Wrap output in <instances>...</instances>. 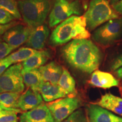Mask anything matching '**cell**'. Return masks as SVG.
I'll return each instance as SVG.
<instances>
[{"mask_svg":"<svg viewBox=\"0 0 122 122\" xmlns=\"http://www.w3.org/2000/svg\"><path fill=\"white\" fill-rule=\"evenodd\" d=\"M38 92L44 100L48 102L67 97L65 92L58 85L53 84L49 82L44 81L40 85Z\"/></svg>","mask_w":122,"mask_h":122,"instance_id":"cell-16","label":"cell"},{"mask_svg":"<svg viewBox=\"0 0 122 122\" xmlns=\"http://www.w3.org/2000/svg\"><path fill=\"white\" fill-rule=\"evenodd\" d=\"M14 50L6 42L0 41V60L5 58Z\"/></svg>","mask_w":122,"mask_h":122,"instance_id":"cell-27","label":"cell"},{"mask_svg":"<svg viewBox=\"0 0 122 122\" xmlns=\"http://www.w3.org/2000/svg\"><path fill=\"white\" fill-rule=\"evenodd\" d=\"M122 67V53H120L112 61L110 66V68L112 71H116Z\"/></svg>","mask_w":122,"mask_h":122,"instance_id":"cell-28","label":"cell"},{"mask_svg":"<svg viewBox=\"0 0 122 122\" xmlns=\"http://www.w3.org/2000/svg\"><path fill=\"white\" fill-rule=\"evenodd\" d=\"M21 112L19 109L5 108L0 114V122H18L17 114Z\"/></svg>","mask_w":122,"mask_h":122,"instance_id":"cell-24","label":"cell"},{"mask_svg":"<svg viewBox=\"0 0 122 122\" xmlns=\"http://www.w3.org/2000/svg\"><path fill=\"white\" fill-rule=\"evenodd\" d=\"M84 18L86 27L92 30L101 24L112 19L119 18V14L107 0H91Z\"/></svg>","mask_w":122,"mask_h":122,"instance_id":"cell-4","label":"cell"},{"mask_svg":"<svg viewBox=\"0 0 122 122\" xmlns=\"http://www.w3.org/2000/svg\"><path fill=\"white\" fill-rule=\"evenodd\" d=\"M0 7L10 13L16 19H20L22 15L15 0H0Z\"/></svg>","mask_w":122,"mask_h":122,"instance_id":"cell-23","label":"cell"},{"mask_svg":"<svg viewBox=\"0 0 122 122\" xmlns=\"http://www.w3.org/2000/svg\"><path fill=\"white\" fill-rule=\"evenodd\" d=\"M49 32V30L45 24L33 28L26 45L36 50L42 49L45 46Z\"/></svg>","mask_w":122,"mask_h":122,"instance_id":"cell-12","label":"cell"},{"mask_svg":"<svg viewBox=\"0 0 122 122\" xmlns=\"http://www.w3.org/2000/svg\"><path fill=\"white\" fill-rule=\"evenodd\" d=\"M97 105L122 117V98L107 93L102 96Z\"/></svg>","mask_w":122,"mask_h":122,"instance_id":"cell-17","label":"cell"},{"mask_svg":"<svg viewBox=\"0 0 122 122\" xmlns=\"http://www.w3.org/2000/svg\"><path fill=\"white\" fill-rule=\"evenodd\" d=\"M62 122H88V120L85 111L78 109Z\"/></svg>","mask_w":122,"mask_h":122,"instance_id":"cell-25","label":"cell"},{"mask_svg":"<svg viewBox=\"0 0 122 122\" xmlns=\"http://www.w3.org/2000/svg\"><path fill=\"white\" fill-rule=\"evenodd\" d=\"M5 107L2 106V105H1V104H0V114H1V112H2V110L5 109Z\"/></svg>","mask_w":122,"mask_h":122,"instance_id":"cell-34","label":"cell"},{"mask_svg":"<svg viewBox=\"0 0 122 122\" xmlns=\"http://www.w3.org/2000/svg\"><path fill=\"white\" fill-rule=\"evenodd\" d=\"M20 93L17 92H6L0 94V104L6 108L19 109L18 101Z\"/></svg>","mask_w":122,"mask_h":122,"instance_id":"cell-22","label":"cell"},{"mask_svg":"<svg viewBox=\"0 0 122 122\" xmlns=\"http://www.w3.org/2000/svg\"><path fill=\"white\" fill-rule=\"evenodd\" d=\"M16 24H17V23L15 22V21H13V22L6 24H0V41H2L3 36H4V35L5 33L6 32L9 28L14 26Z\"/></svg>","mask_w":122,"mask_h":122,"instance_id":"cell-29","label":"cell"},{"mask_svg":"<svg viewBox=\"0 0 122 122\" xmlns=\"http://www.w3.org/2000/svg\"><path fill=\"white\" fill-rule=\"evenodd\" d=\"M24 85L33 91H37L44 81L39 68L22 71Z\"/></svg>","mask_w":122,"mask_h":122,"instance_id":"cell-19","label":"cell"},{"mask_svg":"<svg viewBox=\"0 0 122 122\" xmlns=\"http://www.w3.org/2000/svg\"><path fill=\"white\" fill-rule=\"evenodd\" d=\"M21 63L15 64L5 71L0 76V94L6 92L22 93L24 89V84Z\"/></svg>","mask_w":122,"mask_h":122,"instance_id":"cell-7","label":"cell"},{"mask_svg":"<svg viewBox=\"0 0 122 122\" xmlns=\"http://www.w3.org/2000/svg\"><path fill=\"white\" fill-rule=\"evenodd\" d=\"M89 83L96 87L108 89L119 85V81L109 72L96 70L92 74Z\"/></svg>","mask_w":122,"mask_h":122,"instance_id":"cell-14","label":"cell"},{"mask_svg":"<svg viewBox=\"0 0 122 122\" xmlns=\"http://www.w3.org/2000/svg\"><path fill=\"white\" fill-rule=\"evenodd\" d=\"M39 69L44 81L58 85L63 68L57 62L52 61L47 65L40 67Z\"/></svg>","mask_w":122,"mask_h":122,"instance_id":"cell-15","label":"cell"},{"mask_svg":"<svg viewBox=\"0 0 122 122\" xmlns=\"http://www.w3.org/2000/svg\"><path fill=\"white\" fill-rule=\"evenodd\" d=\"M108 1H109L110 4V5L111 6L113 5L117 4V2H118L119 1H120V0H107Z\"/></svg>","mask_w":122,"mask_h":122,"instance_id":"cell-33","label":"cell"},{"mask_svg":"<svg viewBox=\"0 0 122 122\" xmlns=\"http://www.w3.org/2000/svg\"><path fill=\"white\" fill-rule=\"evenodd\" d=\"M11 65V63L7 62L5 59L0 60V76L4 74L5 71Z\"/></svg>","mask_w":122,"mask_h":122,"instance_id":"cell-30","label":"cell"},{"mask_svg":"<svg viewBox=\"0 0 122 122\" xmlns=\"http://www.w3.org/2000/svg\"><path fill=\"white\" fill-rule=\"evenodd\" d=\"M56 122H62L81 105L80 100L75 97H66L47 103Z\"/></svg>","mask_w":122,"mask_h":122,"instance_id":"cell-8","label":"cell"},{"mask_svg":"<svg viewBox=\"0 0 122 122\" xmlns=\"http://www.w3.org/2000/svg\"><path fill=\"white\" fill-rule=\"evenodd\" d=\"M86 27L84 16L73 15L53 30L50 37V44L53 46H59L66 44L72 39H89L90 33Z\"/></svg>","mask_w":122,"mask_h":122,"instance_id":"cell-2","label":"cell"},{"mask_svg":"<svg viewBox=\"0 0 122 122\" xmlns=\"http://www.w3.org/2000/svg\"><path fill=\"white\" fill-rule=\"evenodd\" d=\"M32 28L23 24H16L6 32L2 39L13 49L18 48L29 39Z\"/></svg>","mask_w":122,"mask_h":122,"instance_id":"cell-9","label":"cell"},{"mask_svg":"<svg viewBox=\"0 0 122 122\" xmlns=\"http://www.w3.org/2000/svg\"><path fill=\"white\" fill-rule=\"evenodd\" d=\"M20 122H56L46 104L42 103L20 116Z\"/></svg>","mask_w":122,"mask_h":122,"instance_id":"cell-10","label":"cell"},{"mask_svg":"<svg viewBox=\"0 0 122 122\" xmlns=\"http://www.w3.org/2000/svg\"><path fill=\"white\" fill-rule=\"evenodd\" d=\"M37 51V50L30 48H21L4 59L11 65L16 64L18 62H24L27 60Z\"/></svg>","mask_w":122,"mask_h":122,"instance_id":"cell-21","label":"cell"},{"mask_svg":"<svg viewBox=\"0 0 122 122\" xmlns=\"http://www.w3.org/2000/svg\"><path fill=\"white\" fill-rule=\"evenodd\" d=\"M112 7L117 13L122 15V0L112 5Z\"/></svg>","mask_w":122,"mask_h":122,"instance_id":"cell-31","label":"cell"},{"mask_svg":"<svg viewBox=\"0 0 122 122\" xmlns=\"http://www.w3.org/2000/svg\"><path fill=\"white\" fill-rule=\"evenodd\" d=\"M86 110L90 122H122V117L97 104L88 105Z\"/></svg>","mask_w":122,"mask_h":122,"instance_id":"cell-11","label":"cell"},{"mask_svg":"<svg viewBox=\"0 0 122 122\" xmlns=\"http://www.w3.org/2000/svg\"><path fill=\"white\" fill-rule=\"evenodd\" d=\"M50 57V53L48 50L37 51L22 63L23 70H30L39 68L43 66Z\"/></svg>","mask_w":122,"mask_h":122,"instance_id":"cell-18","label":"cell"},{"mask_svg":"<svg viewBox=\"0 0 122 122\" xmlns=\"http://www.w3.org/2000/svg\"><path fill=\"white\" fill-rule=\"evenodd\" d=\"M15 18L10 13L0 7V24H6L13 22Z\"/></svg>","mask_w":122,"mask_h":122,"instance_id":"cell-26","label":"cell"},{"mask_svg":"<svg viewBox=\"0 0 122 122\" xmlns=\"http://www.w3.org/2000/svg\"><path fill=\"white\" fill-rule=\"evenodd\" d=\"M42 103H43V98L40 93L30 88L20 96L18 108L21 111L26 112L35 109Z\"/></svg>","mask_w":122,"mask_h":122,"instance_id":"cell-13","label":"cell"},{"mask_svg":"<svg viewBox=\"0 0 122 122\" xmlns=\"http://www.w3.org/2000/svg\"><path fill=\"white\" fill-rule=\"evenodd\" d=\"M115 74L116 76L120 80H122V67L115 71Z\"/></svg>","mask_w":122,"mask_h":122,"instance_id":"cell-32","label":"cell"},{"mask_svg":"<svg viewBox=\"0 0 122 122\" xmlns=\"http://www.w3.org/2000/svg\"><path fill=\"white\" fill-rule=\"evenodd\" d=\"M122 37V18L112 19L94 30L92 39L102 46L113 44Z\"/></svg>","mask_w":122,"mask_h":122,"instance_id":"cell-6","label":"cell"},{"mask_svg":"<svg viewBox=\"0 0 122 122\" xmlns=\"http://www.w3.org/2000/svg\"><path fill=\"white\" fill-rule=\"evenodd\" d=\"M62 54L71 67L88 74L98 68L102 58L100 49L88 39L71 41L62 48Z\"/></svg>","mask_w":122,"mask_h":122,"instance_id":"cell-1","label":"cell"},{"mask_svg":"<svg viewBox=\"0 0 122 122\" xmlns=\"http://www.w3.org/2000/svg\"><path fill=\"white\" fill-rule=\"evenodd\" d=\"M82 9L80 0H75L71 2L67 0H56L49 16V25L52 28L73 14L80 15Z\"/></svg>","mask_w":122,"mask_h":122,"instance_id":"cell-5","label":"cell"},{"mask_svg":"<svg viewBox=\"0 0 122 122\" xmlns=\"http://www.w3.org/2000/svg\"><path fill=\"white\" fill-rule=\"evenodd\" d=\"M58 85L65 92L67 96L74 97L75 96L76 92L75 81L66 68L63 69V72Z\"/></svg>","mask_w":122,"mask_h":122,"instance_id":"cell-20","label":"cell"},{"mask_svg":"<svg viewBox=\"0 0 122 122\" xmlns=\"http://www.w3.org/2000/svg\"><path fill=\"white\" fill-rule=\"evenodd\" d=\"M17 4L24 22L32 29L43 25L51 7L50 0H19Z\"/></svg>","mask_w":122,"mask_h":122,"instance_id":"cell-3","label":"cell"}]
</instances>
